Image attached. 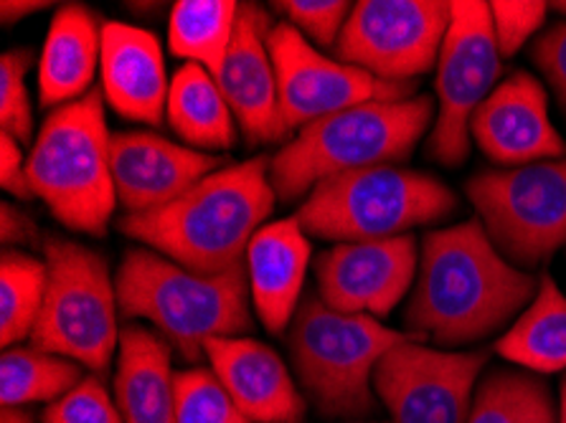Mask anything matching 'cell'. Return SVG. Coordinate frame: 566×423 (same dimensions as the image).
Masks as SVG:
<instances>
[{
  "instance_id": "1",
  "label": "cell",
  "mask_w": 566,
  "mask_h": 423,
  "mask_svg": "<svg viewBox=\"0 0 566 423\" xmlns=\"http://www.w3.org/2000/svg\"><path fill=\"white\" fill-rule=\"evenodd\" d=\"M538 279L505 258L478 219L427 233L407 332L458 348L491 338L531 305Z\"/></svg>"
},
{
  "instance_id": "2",
  "label": "cell",
  "mask_w": 566,
  "mask_h": 423,
  "mask_svg": "<svg viewBox=\"0 0 566 423\" xmlns=\"http://www.w3.org/2000/svg\"><path fill=\"white\" fill-rule=\"evenodd\" d=\"M268 155L227 166L163 209L123 215L125 236L199 274L244 266L254 233L264 226L277 193Z\"/></svg>"
},
{
  "instance_id": "3",
  "label": "cell",
  "mask_w": 566,
  "mask_h": 423,
  "mask_svg": "<svg viewBox=\"0 0 566 423\" xmlns=\"http://www.w3.org/2000/svg\"><path fill=\"white\" fill-rule=\"evenodd\" d=\"M123 317L145 319L186 360L206 356V342L242 338L252 327L247 266L199 274L153 248H130L115 276Z\"/></svg>"
},
{
  "instance_id": "4",
  "label": "cell",
  "mask_w": 566,
  "mask_h": 423,
  "mask_svg": "<svg viewBox=\"0 0 566 423\" xmlns=\"http://www.w3.org/2000/svg\"><path fill=\"white\" fill-rule=\"evenodd\" d=\"M434 99L366 102L297 129L270 160V180L280 201H297L323 180L343 172L407 160L434 119Z\"/></svg>"
},
{
  "instance_id": "5",
  "label": "cell",
  "mask_w": 566,
  "mask_h": 423,
  "mask_svg": "<svg viewBox=\"0 0 566 423\" xmlns=\"http://www.w3.org/2000/svg\"><path fill=\"white\" fill-rule=\"evenodd\" d=\"M25 170L33 195L49 205L62 226L105 236L117 205L105 94L92 89L82 99L51 109Z\"/></svg>"
},
{
  "instance_id": "6",
  "label": "cell",
  "mask_w": 566,
  "mask_h": 423,
  "mask_svg": "<svg viewBox=\"0 0 566 423\" xmlns=\"http://www.w3.org/2000/svg\"><path fill=\"white\" fill-rule=\"evenodd\" d=\"M424 340L384 327L376 317L346 315L313 295L287 330L290 358L303 391L323 416H361L374 409V373L399 345Z\"/></svg>"
},
{
  "instance_id": "7",
  "label": "cell",
  "mask_w": 566,
  "mask_h": 423,
  "mask_svg": "<svg viewBox=\"0 0 566 423\" xmlns=\"http://www.w3.org/2000/svg\"><path fill=\"white\" fill-rule=\"evenodd\" d=\"M454 209L458 195L434 176L376 166L317 183L295 215L311 236L354 244L407 236L411 229L448 219Z\"/></svg>"
},
{
  "instance_id": "8",
  "label": "cell",
  "mask_w": 566,
  "mask_h": 423,
  "mask_svg": "<svg viewBox=\"0 0 566 423\" xmlns=\"http://www.w3.org/2000/svg\"><path fill=\"white\" fill-rule=\"evenodd\" d=\"M44 252L49 284L31 345L102 378L119 348V305L107 258L62 236H49Z\"/></svg>"
},
{
  "instance_id": "9",
  "label": "cell",
  "mask_w": 566,
  "mask_h": 423,
  "mask_svg": "<svg viewBox=\"0 0 566 423\" xmlns=\"http://www.w3.org/2000/svg\"><path fill=\"white\" fill-rule=\"evenodd\" d=\"M465 193L495 248L528 272L566 246V158L483 170Z\"/></svg>"
},
{
  "instance_id": "10",
  "label": "cell",
  "mask_w": 566,
  "mask_h": 423,
  "mask_svg": "<svg viewBox=\"0 0 566 423\" xmlns=\"http://www.w3.org/2000/svg\"><path fill=\"white\" fill-rule=\"evenodd\" d=\"M501 74L491 3H452V19L437 62V119L427 142L434 162L458 168L470 155V123L491 97Z\"/></svg>"
},
{
  "instance_id": "11",
  "label": "cell",
  "mask_w": 566,
  "mask_h": 423,
  "mask_svg": "<svg viewBox=\"0 0 566 423\" xmlns=\"http://www.w3.org/2000/svg\"><path fill=\"white\" fill-rule=\"evenodd\" d=\"M450 19L452 3L442 0H361L333 51L376 80L417 84L440 62Z\"/></svg>"
},
{
  "instance_id": "12",
  "label": "cell",
  "mask_w": 566,
  "mask_h": 423,
  "mask_svg": "<svg viewBox=\"0 0 566 423\" xmlns=\"http://www.w3.org/2000/svg\"><path fill=\"white\" fill-rule=\"evenodd\" d=\"M268 43L277 68L282 117L290 133L366 102L415 97L417 84L376 80L364 68L323 56L293 23L272 25Z\"/></svg>"
},
{
  "instance_id": "13",
  "label": "cell",
  "mask_w": 566,
  "mask_h": 423,
  "mask_svg": "<svg viewBox=\"0 0 566 423\" xmlns=\"http://www.w3.org/2000/svg\"><path fill=\"white\" fill-rule=\"evenodd\" d=\"M409 340L379 362L374 393L391 423H465L488 352H450Z\"/></svg>"
},
{
  "instance_id": "14",
  "label": "cell",
  "mask_w": 566,
  "mask_h": 423,
  "mask_svg": "<svg viewBox=\"0 0 566 423\" xmlns=\"http://www.w3.org/2000/svg\"><path fill=\"white\" fill-rule=\"evenodd\" d=\"M419 272L417 239L336 244L315 262L317 297L346 315L386 317L405 299Z\"/></svg>"
},
{
  "instance_id": "15",
  "label": "cell",
  "mask_w": 566,
  "mask_h": 423,
  "mask_svg": "<svg viewBox=\"0 0 566 423\" xmlns=\"http://www.w3.org/2000/svg\"><path fill=\"white\" fill-rule=\"evenodd\" d=\"M272 21L264 8L239 6L234 36L217 84L250 145H274L290 135L280 107L277 68L270 54Z\"/></svg>"
},
{
  "instance_id": "16",
  "label": "cell",
  "mask_w": 566,
  "mask_h": 423,
  "mask_svg": "<svg viewBox=\"0 0 566 423\" xmlns=\"http://www.w3.org/2000/svg\"><path fill=\"white\" fill-rule=\"evenodd\" d=\"M470 137L503 168L566 158V142L548 117L546 89L536 76L516 72L495 86L470 123Z\"/></svg>"
},
{
  "instance_id": "17",
  "label": "cell",
  "mask_w": 566,
  "mask_h": 423,
  "mask_svg": "<svg viewBox=\"0 0 566 423\" xmlns=\"http://www.w3.org/2000/svg\"><path fill=\"white\" fill-rule=\"evenodd\" d=\"M217 170L219 155L176 145L158 133L113 135V183L127 215L174 203Z\"/></svg>"
},
{
  "instance_id": "18",
  "label": "cell",
  "mask_w": 566,
  "mask_h": 423,
  "mask_svg": "<svg viewBox=\"0 0 566 423\" xmlns=\"http://www.w3.org/2000/svg\"><path fill=\"white\" fill-rule=\"evenodd\" d=\"M102 94L119 117L160 127L170 82L158 36L130 23L102 25Z\"/></svg>"
},
{
  "instance_id": "19",
  "label": "cell",
  "mask_w": 566,
  "mask_h": 423,
  "mask_svg": "<svg viewBox=\"0 0 566 423\" xmlns=\"http://www.w3.org/2000/svg\"><path fill=\"white\" fill-rule=\"evenodd\" d=\"M211 370L242 413L254 423H300L303 393L282 358L252 338H217L206 342Z\"/></svg>"
},
{
  "instance_id": "20",
  "label": "cell",
  "mask_w": 566,
  "mask_h": 423,
  "mask_svg": "<svg viewBox=\"0 0 566 423\" xmlns=\"http://www.w3.org/2000/svg\"><path fill=\"white\" fill-rule=\"evenodd\" d=\"M311 252V241L297 215L262 226L247 248L244 266L252 305L262 325L274 335L287 332L297 315Z\"/></svg>"
},
{
  "instance_id": "21",
  "label": "cell",
  "mask_w": 566,
  "mask_h": 423,
  "mask_svg": "<svg viewBox=\"0 0 566 423\" xmlns=\"http://www.w3.org/2000/svg\"><path fill=\"white\" fill-rule=\"evenodd\" d=\"M170 352L168 340L143 325L119 332L115 395L125 423H178Z\"/></svg>"
},
{
  "instance_id": "22",
  "label": "cell",
  "mask_w": 566,
  "mask_h": 423,
  "mask_svg": "<svg viewBox=\"0 0 566 423\" xmlns=\"http://www.w3.org/2000/svg\"><path fill=\"white\" fill-rule=\"evenodd\" d=\"M102 25L92 8L69 3L51 19L39 59L41 107H64L90 94L102 59Z\"/></svg>"
},
{
  "instance_id": "23",
  "label": "cell",
  "mask_w": 566,
  "mask_h": 423,
  "mask_svg": "<svg viewBox=\"0 0 566 423\" xmlns=\"http://www.w3.org/2000/svg\"><path fill=\"white\" fill-rule=\"evenodd\" d=\"M495 352L536 376L566 370V297L552 276L538 279L531 305L495 342Z\"/></svg>"
},
{
  "instance_id": "24",
  "label": "cell",
  "mask_w": 566,
  "mask_h": 423,
  "mask_svg": "<svg viewBox=\"0 0 566 423\" xmlns=\"http://www.w3.org/2000/svg\"><path fill=\"white\" fill-rule=\"evenodd\" d=\"M168 123L193 150H229L237 137L231 115L217 76L203 66L184 64L170 80Z\"/></svg>"
},
{
  "instance_id": "25",
  "label": "cell",
  "mask_w": 566,
  "mask_h": 423,
  "mask_svg": "<svg viewBox=\"0 0 566 423\" xmlns=\"http://www.w3.org/2000/svg\"><path fill=\"white\" fill-rule=\"evenodd\" d=\"M239 6L242 3L234 0H178L168 21V46L174 56L217 76L234 36Z\"/></svg>"
},
{
  "instance_id": "26",
  "label": "cell",
  "mask_w": 566,
  "mask_h": 423,
  "mask_svg": "<svg viewBox=\"0 0 566 423\" xmlns=\"http://www.w3.org/2000/svg\"><path fill=\"white\" fill-rule=\"evenodd\" d=\"M552 388L528 370H491L475 388L465 423H556Z\"/></svg>"
},
{
  "instance_id": "27",
  "label": "cell",
  "mask_w": 566,
  "mask_h": 423,
  "mask_svg": "<svg viewBox=\"0 0 566 423\" xmlns=\"http://www.w3.org/2000/svg\"><path fill=\"white\" fill-rule=\"evenodd\" d=\"M82 383V366L36 345H13L0 356V401L8 409H21L25 403H54Z\"/></svg>"
},
{
  "instance_id": "28",
  "label": "cell",
  "mask_w": 566,
  "mask_h": 423,
  "mask_svg": "<svg viewBox=\"0 0 566 423\" xmlns=\"http://www.w3.org/2000/svg\"><path fill=\"white\" fill-rule=\"evenodd\" d=\"M49 284L46 262L6 248L0 256V342L13 348L31 340Z\"/></svg>"
},
{
  "instance_id": "29",
  "label": "cell",
  "mask_w": 566,
  "mask_h": 423,
  "mask_svg": "<svg viewBox=\"0 0 566 423\" xmlns=\"http://www.w3.org/2000/svg\"><path fill=\"white\" fill-rule=\"evenodd\" d=\"M178 423H254L231 399L213 370L191 368L176 373Z\"/></svg>"
},
{
  "instance_id": "30",
  "label": "cell",
  "mask_w": 566,
  "mask_h": 423,
  "mask_svg": "<svg viewBox=\"0 0 566 423\" xmlns=\"http://www.w3.org/2000/svg\"><path fill=\"white\" fill-rule=\"evenodd\" d=\"M33 59L29 49H11L0 56V127L19 142H31L33 137V109L25 89Z\"/></svg>"
},
{
  "instance_id": "31",
  "label": "cell",
  "mask_w": 566,
  "mask_h": 423,
  "mask_svg": "<svg viewBox=\"0 0 566 423\" xmlns=\"http://www.w3.org/2000/svg\"><path fill=\"white\" fill-rule=\"evenodd\" d=\"M44 423H125L99 376L82 378L62 399L49 403Z\"/></svg>"
},
{
  "instance_id": "32",
  "label": "cell",
  "mask_w": 566,
  "mask_h": 423,
  "mask_svg": "<svg viewBox=\"0 0 566 423\" xmlns=\"http://www.w3.org/2000/svg\"><path fill=\"white\" fill-rule=\"evenodd\" d=\"M546 3L538 0H495L491 3L493 36L503 59L516 56L546 21Z\"/></svg>"
},
{
  "instance_id": "33",
  "label": "cell",
  "mask_w": 566,
  "mask_h": 423,
  "mask_svg": "<svg viewBox=\"0 0 566 423\" xmlns=\"http://www.w3.org/2000/svg\"><path fill=\"white\" fill-rule=\"evenodd\" d=\"M274 8H280L300 33L325 49H336L343 25L354 11L346 0H282Z\"/></svg>"
},
{
  "instance_id": "34",
  "label": "cell",
  "mask_w": 566,
  "mask_h": 423,
  "mask_svg": "<svg viewBox=\"0 0 566 423\" xmlns=\"http://www.w3.org/2000/svg\"><path fill=\"white\" fill-rule=\"evenodd\" d=\"M531 59L542 68L548 86H552L556 99L566 112V21L554 23L552 29L534 41Z\"/></svg>"
},
{
  "instance_id": "35",
  "label": "cell",
  "mask_w": 566,
  "mask_h": 423,
  "mask_svg": "<svg viewBox=\"0 0 566 423\" xmlns=\"http://www.w3.org/2000/svg\"><path fill=\"white\" fill-rule=\"evenodd\" d=\"M29 160H23L21 142L15 137L0 133V186L15 198H33L29 180Z\"/></svg>"
},
{
  "instance_id": "36",
  "label": "cell",
  "mask_w": 566,
  "mask_h": 423,
  "mask_svg": "<svg viewBox=\"0 0 566 423\" xmlns=\"http://www.w3.org/2000/svg\"><path fill=\"white\" fill-rule=\"evenodd\" d=\"M0 239H3L6 248L33 246L39 241V226L29 213L11 203H3L0 205Z\"/></svg>"
},
{
  "instance_id": "37",
  "label": "cell",
  "mask_w": 566,
  "mask_h": 423,
  "mask_svg": "<svg viewBox=\"0 0 566 423\" xmlns=\"http://www.w3.org/2000/svg\"><path fill=\"white\" fill-rule=\"evenodd\" d=\"M51 3H44V0H3L0 3V19H3V25H13L21 19L31 13H39L41 8H49Z\"/></svg>"
},
{
  "instance_id": "38",
  "label": "cell",
  "mask_w": 566,
  "mask_h": 423,
  "mask_svg": "<svg viewBox=\"0 0 566 423\" xmlns=\"http://www.w3.org/2000/svg\"><path fill=\"white\" fill-rule=\"evenodd\" d=\"M0 423H36L29 411L23 409H8L3 405V413H0Z\"/></svg>"
},
{
  "instance_id": "39",
  "label": "cell",
  "mask_w": 566,
  "mask_h": 423,
  "mask_svg": "<svg viewBox=\"0 0 566 423\" xmlns=\"http://www.w3.org/2000/svg\"><path fill=\"white\" fill-rule=\"evenodd\" d=\"M556 423H566V381L562 383V401H559V421Z\"/></svg>"
},
{
  "instance_id": "40",
  "label": "cell",
  "mask_w": 566,
  "mask_h": 423,
  "mask_svg": "<svg viewBox=\"0 0 566 423\" xmlns=\"http://www.w3.org/2000/svg\"><path fill=\"white\" fill-rule=\"evenodd\" d=\"M554 8H556V11H559V13L566 15V0H559V3H556Z\"/></svg>"
},
{
  "instance_id": "41",
  "label": "cell",
  "mask_w": 566,
  "mask_h": 423,
  "mask_svg": "<svg viewBox=\"0 0 566 423\" xmlns=\"http://www.w3.org/2000/svg\"><path fill=\"white\" fill-rule=\"evenodd\" d=\"M350 423H361V421H350Z\"/></svg>"
}]
</instances>
